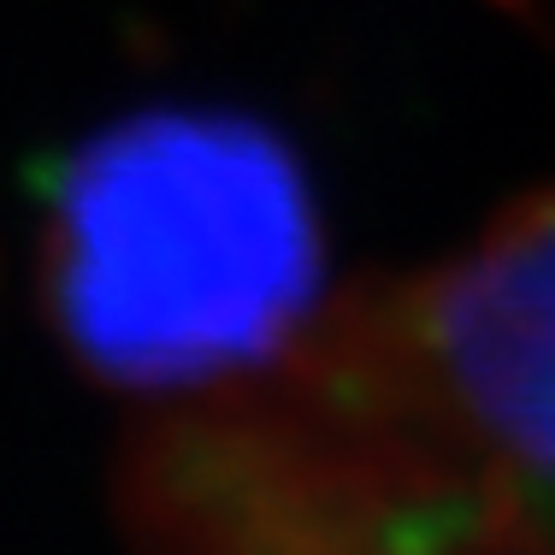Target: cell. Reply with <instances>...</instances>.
Returning <instances> with one entry per match:
<instances>
[{"label": "cell", "mask_w": 555, "mask_h": 555, "mask_svg": "<svg viewBox=\"0 0 555 555\" xmlns=\"http://www.w3.org/2000/svg\"><path fill=\"white\" fill-rule=\"evenodd\" d=\"M320 214L267 125L149 107L83 137L42 207V296L101 385L190 402L313 325Z\"/></svg>", "instance_id": "1"}, {"label": "cell", "mask_w": 555, "mask_h": 555, "mask_svg": "<svg viewBox=\"0 0 555 555\" xmlns=\"http://www.w3.org/2000/svg\"><path fill=\"white\" fill-rule=\"evenodd\" d=\"M248 414L313 449H449L555 526V202L361 313L308 325Z\"/></svg>", "instance_id": "2"}]
</instances>
